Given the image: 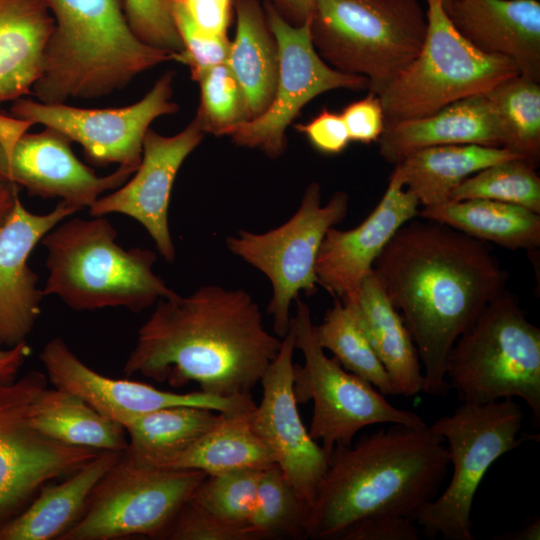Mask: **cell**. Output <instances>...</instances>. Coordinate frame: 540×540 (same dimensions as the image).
Instances as JSON below:
<instances>
[{"label": "cell", "mask_w": 540, "mask_h": 540, "mask_svg": "<svg viewBox=\"0 0 540 540\" xmlns=\"http://www.w3.org/2000/svg\"><path fill=\"white\" fill-rule=\"evenodd\" d=\"M372 270L414 341L423 392L446 395L447 356L484 307L505 291V271L484 241L428 219L400 227Z\"/></svg>", "instance_id": "cell-1"}, {"label": "cell", "mask_w": 540, "mask_h": 540, "mask_svg": "<svg viewBox=\"0 0 540 540\" xmlns=\"http://www.w3.org/2000/svg\"><path fill=\"white\" fill-rule=\"evenodd\" d=\"M282 344L269 333L258 304L243 289L205 285L188 296L161 298L139 328L123 366L180 388L196 382L218 397L251 395Z\"/></svg>", "instance_id": "cell-2"}, {"label": "cell", "mask_w": 540, "mask_h": 540, "mask_svg": "<svg viewBox=\"0 0 540 540\" xmlns=\"http://www.w3.org/2000/svg\"><path fill=\"white\" fill-rule=\"evenodd\" d=\"M443 439L429 425L391 424L354 445L336 447L305 523L311 539L338 540L373 515L415 521L437 495L449 466Z\"/></svg>", "instance_id": "cell-3"}, {"label": "cell", "mask_w": 540, "mask_h": 540, "mask_svg": "<svg viewBox=\"0 0 540 540\" xmlns=\"http://www.w3.org/2000/svg\"><path fill=\"white\" fill-rule=\"evenodd\" d=\"M54 28L32 92L40 102L96 98L119 90L138 74L172 60L132 31L124 0H47Z\"/></svg>", "instance_id": "cell-4"}, {"label": "cell", "mask_w": 540, "mask_h": 540, "mask_svg": "<svg viewBox=\"0 0 540 540\" xmlns=\"http://www.w3.org/2000/svg\"><path fill=\"white\" fill-rule=\"evenodd\" d=\"M104 216L58 223L41 240L47 250L44 296L75 311L124 307L141 312L176 292L153 272L157 254L124 249Z\"/></svg>", "instance_id": "cell-5"}, {"label": "cell", "mask_w": 540, "mask_h": 540, "mask_svg": "<svg viewBox=\"0 0 540 540\" xmlns=\"http://www.w3.org/2000/svg\"><path fill=\"white\" fill-rule=\"evenodd\" d=\"M308 24L318 55L364 77L377 95L419 54L427 32L419 0H316Z\"/></svg>", "instance_id": "cell-6"}, {"label": "cell", "mask_w": 540, "mask_h": 540, "mask_svg": "<svg viewBox=\"0 0 540 540\" xmlns=\"http://www.w3.org/2000/svg\"><path fill=\"white\" fill-rule=\"evenodd\" d=\"M449 388L464 403L523 400L540 424V329L512 294L489 302L452 346L445 365Z\"/></svg>", "instance_id": "cell-7"}, {"label": "cell", "mask_w": 540, "mask_h": 540, "mask_svg": "<svg viewBox=\"0 0 540 540\" xmlns=\"http://www.w3.org/2000/svg\"><path fill=\"white\" fill-rule=\"evenodd\" d=\"M524 413L513 399L485 404L462 402L429 428L447 448L452 475L445 490L426 504L415 522L429 538L473 540L475 494L489 468L520 445Z\"/></svg>", "instance_id": "cell-8"}, {"label": "cell", "mask_w": 540, "mask_h": 540, "mask_svg": "<svg viewBox=\"0 0 540 540\" xmlns=\"http://www.w3.org/2000/svg\"><path fill=\"white\" fill-rule=\"evenodd\" d=\"M427 32L415 59L379 94L385 122L428 116L486 95L520 74L509 58L482 52L451 23L441 0H426Z\"/></svg>", "instance_id": "cell-9"}, {"label": "cell", "mask_w": 540, "mask_h": 540, "mask_svg": "<svg viewBox=\"0 0 540 540\" xmlns=\"http://www.w3.org/2000/svg\"><path fill=\"white\" fill-rule=\"evenodd\" d=\"M296 301L291 326L304 364L293 365L294 395L297 403L313 402L308 431L330 456L336 447L352 444L356 434L368 426L427 425L417 413L393 406L370 383L345 370L334 357L329 358L315 339L309 306L298 298Z\"/></svg>", "instance_id": "cell-10"}, {"label": "cell", "mask_w": 540, "mask_h": 540, "mask_svg": "<svg viewBox=\"0 0 540 540\" xmlns=\"http://www.w3.org/2000/svg\"><path fill=\"white\" fill-rule=\"evenodd\" d=\"M205 477L199 470L146 465L124 450L93 488L80 517L59 539L163 536Z\"/></svg>", "instance_id": "cell-11"}, {"label": "cell", "mask_w": 540, "mask_h": 540, "mask_svg": "<svg viewBox=\"0 0 540 540\" xmlns=\"http://www.w3.org/2000/svg\"><path fill=\"white\" fill-rule=\"evenodd\" d=\"M348 195L335 192L322 205L321 187L311 183L295 214L281 226L264 233L241 230L226 239L234 255L260 270L269 279L273 294L267 313L273 316L275 335L283 338L290 328V305L300 292L317 291L315 262L329 228L341 222L348 210Z\"/></svg>", "instance_id": "cell-12"}, {"label": "cell", "mask_w": 540, "mask_h": 540, "mask_svg": "<svg viewBox=\"0 0 540 540\" xmlns=\"http://www.w3.org/2000/svg\"><path fill=\"white\" fill-rule=\"evenodd\" d=\"M263 9L279 50L275 93L262 114L235 126L227 136L237 146L258 149L275 159L287 148L286 129L308 102L333 89H367L368 82L330 67L312 44L308 22L292 26L268 1Z\"/></svg>", "instance_id": "cell-13"}, {"label": "cell", "mask_w": 540, "mask_h": 540, "mask_svg": "<svg viewBox=\"0 0 540 540\" xmlns=\"http://www.w3.org/2000/svg\"><path fill=\"white\" fill-rule=\"evenodd\" d=\"M47 382L46 374L30 371L12 383L0 384V514L102 452L56 441L32 426L36 401Z\"/></svg>", "instance_id": "cell-14"}, {"label": "cell", "mask_w": 540, "mask_h": 540, "mask_svg": "<svg viewBox=\"0 0 540 540\" xmlns=\"http://www.w3.org/2000/svg\"><path fill=\"white\" fill-rule=\"evenodd\" d=\"M173 78L172 71L164 73L141 100L125 107L86 109L21 97L13 101L11 112L32 125L53 128L78 142L87 160L93 164L117 163L135 172L152 121L179 109L171 101Z\"/></svg>", "instance_id": "cell-15"}, {"label": "cell", "mask_w": 540, "mask_h": 540, "mask_svg": "<svg viewBox=\"0 0 540 540\" xmlns=\"http://www.w3.org/2000/svg\"><path fill=\"white\" fill-rule=\"evenodd\" d=\"M295 348L290 323L278 355L260 381L262 398L253 410L252 427L272 450L277 465L309 511L330 455L311 437L298 411L293 390Z\"/></svg>", "instance_id": "cell-16"}, {"label": "cell", "mask_w": 540, "mask_h": 540, "mask_svg": "<svg viewBox=\"0 0 540 540\" xmlns=\"http://www.w3.org/2000/svg\"><path fill=\"white\" fill-rule=\"evenodd\" d=\"M40 360L55 388L74 393L104 416L123 424L138 415L172 406H196L223 414L253 409L252 395L218 397L200 391L176 393L102 375L83 363L61 337L43 347Z\"/></svg>", "instance_id": "cell-17"}, {"label": "cell", "mask_w": 540, "mask_h": 540, "mask_svg": "<svg viewBox=\"0 0 540 540\" xmlns=\"http://www.w3.org/2000/svg\"><path fill=\"white\" fill-rule=\"evenodd\" d=\"M204 130L199 117L178 134L163 136L148 129L142 159L130 181L98 198L91 216L119 213L139 222L153 239L158 253L168 262L176 251L168 225V208L175 177L188 155L201 143Z\"/></svg>", "instance_id": "cell-18"}, {"label": "cell", "mask_w": 540, "mask_h": 540, "mask_svg": "<svg viewBox=\"0 0 540 540\" xmlns=\"http://www.w3.org/2000/svg\"><path fill=\"white\" fill-rule=\"evenodd\" d=\"M71 142L49 127L36 134L24 133L7 154L0 149V177L24 187L30 195L60 198L80 210L133 175V170L121 166L108 176L96 175L74 155Z\"/></svg>", "instance_id": "cell-19"}, {"label": "cell", "mask_w": 540, "mask_h": 540, "mask_svg": "<svg viewBox=\"0 0 540 540\" xmlns=\"http://www.w3.org/2000/svg\"><path fill=\"white\" fill-rule=\"evenodd\" d=\"M419 205L392 172L381 200L360 225L349 230L328 229L315 262L317 283L342 302L353 300L391 238L418 215Z\"/></svg>", "instance_id": "cell-20"}, {"label": "cell", "mask_w": 540, "mask_h": 540, "mask_svg": "<svg viewBox=\"0 0 540 540\" xmlns=\"http://www.w3.org/2000/svg\"><path fill=\"white\" fill-rule=\"evenodd\" d=\"M77 211L60 200L52 211L35 214L18 197L0 226V347L26 341L40 314L44 294L28 265L31 252L53 227Z\"/></svg>", "instance_id": "cell-21"}, {"label": "cell", "mask_w": 540, "mask_h": 540, "mask_svg": "<svg viewBox=\"0 0 540 540\" xmlns=\"http://www.w3.org/2000/svg\"><path fill=\"white\" fill-rule=\"evenodd\" d=\"M444 9L473 46L511 59L520 74L540 82L538 0H453Z\"/></svg>", "instance_id": "cell-22"}, {"label": "cell", "mask_w": 540, "mask_h": 540, "mask_svg": "<svg viewBox=\"0 0 540 540\" xmlns=\"http://www.w3.org/2000/svg\"><path fill=\"white\" fill-rule=\"evenodd\" d=\"M380 155L396 164L418 149L458 144L503 147L497 115L486 95L453 102L428 116L385 122Z\"/></svg>", "instance_id": "cell-23"}, {"label": "cell", "mask_w": 540, "mask_h": 540, "mask_svg": "<svg viewBox=\"0 0 540 540\" xmlns=\"http://www.w3.org/2000/svg\"><path fill=\"white\" fill-rule=\"evenodd\" d=\"M342 303L369 340L397 395L423 392V371L414 341L373 270L363 279L357 296Z\"/></svg>", "instance_id": "cell-24"}, {"label": "cell", "mask_w": 540, "mask_h": 540, "mask_svg": "<svg viewBox=\"0 0 540 540\" xmlns=\"http://www.w3.org/2000/svg\"><path fill=\"white\" fill-rule=\"evenodd\" d=\"M53 28L47 0H0V103L32 91Z\"/></svg>", "instance_id": "cell-25"}, {"label": "cell", "mask_w": 540, "mask_h": 540, "mask_svg": "<svg viewBox=\"0 0 540 540\" xmlns=\"http://www.w3.org/2000/svg\"><path fill=\"white\" fill-rule=\"evenodd\" d=\"M514 158L521 157L503 147L432 146L405 155L395 164L393 173L423 207L433 206L449 201L452 191L471 175Z\"/></svg>", "instance_id": "cell-26"}, {"label": "cell", "mask_w": 540, "mask_h": 540, "mask_svg": "<svg viewBox=\"0 0 540 540\" xmlns=\"http://www.w3.org/2000/svg\"><path fill=\"white\" fill-rule=\"evenodd\" d=\"M254 408L222 413L220 421L192 444L146 465L212 475L246 468L263 470L277 464L272 450L252 427Z\"/></svg>", "instance_id": "cell-27"}, {"label": "cell", "mask_w": 540, "mask_h": 540, "mask_svg": "<svg viewBox=\"0 0 540 540\" xmlns=\"http://www.w3.org/2000/svg\"><path fill=\"white\" fill-rule=\"evenodd\" d=\"M236 32L226 64L246 97L250 119L270 105L279 73V50L259 0H234Z\"/></svg>", "instance_id": "cell-28"}, {"label": "cell", "mask_w": 540, "mask_h": 540, "mask_svg": "<svg viewBox=\"0 0 540 540\" xmlns=\"http://www.w3.org/2000/svg\"><path fill=\"white\" fill-rule=\"evenodd\" d=\"M122 452L104 450L67 480L42 486L26 511L0 527V540H49L61 536L80 517L93 488Z\"/></svg>", "instance_id": "cell-29"}, {"label": "cell", "mask_w": 540, "mask_h": 540, "mask_svg": "<svg viewBox=\"0 0 540 540\" xmlns=\"http://www.w3.org/2000/svg\"><path fill=\"white\" fill-rule=\"evenodd\" d=\"M418 215L511 250L540 246V214L518 205L489 199L449 200L424 206Z\"/></svg>", "instance_id": "cell-30"}, {"label": "cell", "mask_w": 540, "mask_h": 540, "mask_svg": "<svg viewBox=\"0 0 540 540\" xmlns=\"http://www.w3.org/2000/svg\"><path fill=\"white\" fill-rule=\"evenodd\" d=\"M31 423L43 435L69 445L117 452L128 447L120 423L64 389L46 387L40 393Z\"/></svg>", "instance_id": "cell-31"}, {"label": "cell", "mask_w": 540, "mask_h": 540, "mask_svg": "<svg viewBox=\"0 0 540 540\" xmlns=\"http://www.w3.org/2000/svg\"><path fill=\"white\" fill-rule=\"evenodd\" d=\"M221 417L222 413L196 406H172L138 415L123 424L129 437L126 450L147 464L189 446Z\"/></svg>", "instance_id": "cell-32"}, {"label": "cell", "mask_w": 540, "mask_h": 540, "mask_svg": "<svg viewBox=\"0 0 540 540\" xmlns=\"http://www.w3.org/2000/svg\"><path fill=\"white\" fill-rule=\"evenodd\" d=\"M314 336L348 372L370 383L383 395H397L393 382L351 311L338 298Z\"/></svg>", "instance_id": "cell-33"}, {"label": "cell", "mask_w": 540, "mask_h": 540, "mask_svg": "<svg viewBox=\"0 0 540 540\" xmlns=\"http://www.w3.org/2000/svg\"><path fill=\"white\" fill-rule=\"evenodd\" d=\"M486 96L499 121L503 148L537 167L540 160V82L518 74Z\"/></svg>", "instance_id": "cell-34"}, {"label": "cell", "mask_w": 540, "mask_h": 540, "mask_svg": "<svg viewBox=\"0 0 540 540\" xmlns=\"http://www.w3.org/2000/svg\"><path fill=\"white\" fill-rule=\"evenodd\" d=\"M489 199L518 205L540 214V178L523 158L490 165L465 179L449 200Z\"/></svg>", "instance_id": "cell-35"}, {"label": "cell", "mask_w": 540, "mask_h": 540, "mask_svg": "<svg viewBox=\"0 0 540 540\" xmlns=\"http://www.w3.org/2000/svg\"><path fill=\"white\" fill-rule=\"evenodd\" d=\"M308 508L275 464L261 471L248 526L256 539L304 536Z\"/></svg>", "instance_id": "cell-36"}, {"label": "cell", "mask_w": 540, "mask_h": 540, "mask_svg": "<svg viewBox=\"0 0 540 540\" xmlns=\"http://www.w3.org/2000/svg\"><path fill=\"white\" fill-rule=\"evenodd\" d=\"M192 79L200 86L196 115L205 133L227 136L232 128L250 120L244 92L226 62L203 70Z\"/></svg>", "instance_id": "cell-37"}, {"label": "cell", "mask_w": 540, "mask_h": 540, "mask_svg": "<svg viewBox=\"0 0 540 540\" xmlns=\"http://www.w3.org/2000/svg\"><path fill=\"white\" fill-rule=\"evenodd\" d=\"M261 471L246 468L206 475L190 500L226 522L249 528Z\"/></svg>", "instance_id": "cell-38"}, {"label": "cell", "mask_w": 540, "mask_h": 540, "mask_svg": "<svg viewBox=\"0 0 540 540\" xmlns=\"http://www.w3.org/2000/svg\"><path fill=\"white\" fill-rule=\"evenodd\" d=\"M124 11L133 33L145 44L170 54L183 50L172 0H124Z\"/></svg>", "instance_id": "cell-39"}, {"label": "cell", "mask_w": 540, "mask_h": 540, "mask_svg": "<svg viewBox=\"0 0 540 540\" xmlns=\"http://www.w3.org/2000/svg\"><path fill=\"white\" fill-rule=\"evenodd\" d=\"M173 19L183 44V50L172 54V60L187 65L191 77L212 66L225 63L230 40L209 35L199 29L187 14L181 0H172Z\"/></svg>", "instance_id": "cell-40"}, {"label": "cell", "mask_w": 540, "mask_h": 540, "mask_svg": "<svg viewBox=\"0 0 540 540\" xmlns=\"http://www.w3.org/2000/svg\"><path fill=\"white\" fill-rule=\"evenodd\" d=\"M172 540H256L248 527L226 522L195 504L181 506L163 534Z\"/></svg>", "instance_id": "cell-41"}, {"label": "cell", "mask_w": 540, "mask_h": 540, "mask_svg": "<svg viewBox=\"0 0 540 540\" xmlns=\"http://www.w3.org/2000/svg\"><path fill=\"white\" fill-rule=\"evenodd\" d=\"M341 117L350 141L369 144L378 141L385 127V115L379 95L369 92L347 105Z\"/></svg>", "instance_id": "cell-42"}, {"label": "cell", "mask_w": 540, "mask_h": 540, "mask_svg": "<svg viewBox=\"0 0 540 540\" xmlns=\"http://www.w3.org/2000/svg\"><path fill=\"white\" fill-rule=\"evenodd\" d=\"M415 521L401 515L380 514L350 525L338 540H418Z\"/></svg>", "instance_id": "cell-43"}, {"label": "cell", "mask_w": 540, "mask_h": 540, "mask_svg": "<svg viewBox=\"0 0 540 540\" xmlns=\"http://www.w3.org/2000/svg\"><path fill=\"white\" fill-rule=\"evenodd\" d=\"M293 127L304 134L316 150L324 154H339L350 142L341 114L328 109H323L311 121Z\"/></svg>", "instance_id": "cell-44"}, {"label": "cell", "mask_w": 540, "mask_h": 540, "mask_svg": "<svg viewBox=\"0 0 540 540\" xmlns=\"http://www.w3.org/2000/svg\"><path fill=\"white\" fill-rule=\"evenodd\" d=\"M187 14L203 32L227 37L234 13V0H181Z\"/></svg>", "instance_id": "cell-45"}, {"label": "cell", "mask_w": 540, "mask_h": 540, "mask_svg": "<svg viewBox=\"0 0 540 540\" xmlns=\"http://www.w3.org/2000/svg\"><path fill=\"white\" fill-rule=\"evenodd\" d=\"M31 354L27 341L2 349L0 347V384H9L17 379L20 368Z\"/></svg>", "instance_id": "cell-46"}, {"label": "cell", "mask_w": 540, "mask_h": 540, "mask_svg": "<svg viewBox=\"0 0 540 540\" xmlns=\"http://www.w3.org/2000/svg\"><path fill=\"white\" fill-rule=\"evenodd\" d=\"M292 26L307 23L313 12L316 0H266Z\"/></svg>", "instance_id": "cell-47"}, {"label": "cell", "mask_w": 540, "mask_h": 540, "mask_svg": "<svg viewBox=\"0 0 540 540\" xmlns=\"http://www.w3.org/2000/svg\"><path fill=\"white\" fill-rule=\"evenodd\" d=\"M18 197V185L0 177V226L10 215Z\"/></svg>", "instance_id": "cell-48"}, {"label": "cell", "mask_w": 540, "mask_h": 540, "mask_svg": "<svg viewBox=\"0 0 540 540\" xmlns=\"http://www.w3.org/2000/svg\"><path fill=\"white\" fill-rule=\"evenodd\" d=\"M497 539L505 540H539L540 539V519L535 517L528 524H526L521 530L506 534L503 537H497Z\"/></svg>", "instance_id": "cell-49"}, {"label": "cell", "mask_w": 540, "mask_h": 540, "mask_svg": "<svg viewBox=\"0 0 540 540\" xmlns=\"http://www.w3.org/2000/svg\"><path fill=\"white\" fill-rule=\"evenodd\" d=\"M453 0H441L442 5L444 8H446Z\"/></svg>", "instance_id": "cell-50"}]
</instances>
